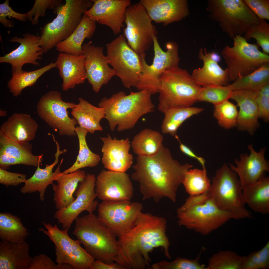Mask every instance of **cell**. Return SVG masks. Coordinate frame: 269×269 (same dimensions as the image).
Here are the masks:
<instances>
[{"mask_svg": "<svg viewBox=\"0 0 269 269\" xmlns=\"http://www.w3.org/2000/svg\"><path fill=\"white\" fill-rule=\"evenodd\" d=\"M192 167L187 163L182 165L174 159L162 144L154 155L138 156L131 178L138 182L143 199H152L157 202L166 198L175 202L185 173Z\"/></svg>", "mask_w": 269, "mask_h": 269, "instance_id": "cell-1", "label": "cell"}, {"mask_svg": "<svg viewBox=\"0 0 269 269\" xmlns=\"http://www.w3.org/2000/svg\"><path fill=\"white\" fill-rule=\"evenodd\" d=\"M166 225L164 218L141 212L134 226L118 237L115 262L125 269H144L151 263L149 253L159 247L171 259Z\"/></svg>", "mask_w": 269, "mask_h": 269, "instance_id": "cell-2", "label": "cell"}, {"mask_svg": "<svg viewBox=\"0 0 269 269\" xmlns=\"http://www.w3.org/2000/svg\"><path fill=\"white\" fill-rule=\"evenodd\" d=\"M151 95L145 90L131 91L128 95L120 91L109 98L103 97L98 106L104 109L111 131L117 127L118 131L122 132L133 128L141 116L153 111Z\"/></svg>", "mask_w": 269, "mask_h": 269, "instance_id": "cell-3", "label": "cell"}, {"mask_svg": "<svg viewBox=\"0 0 269 269\" xmlns=\"http://www.w3.org/2000/svg\"><path fill=\"white\" fill-rule=\"evenodd\" d=\"M73 234L94 259L107 264L115 262L117 255L116 236L95 214L77 217Z\"/></svg>", "mask_w": 269, "mask_h": 269, "instance_id": "cell-4", "label": "cell"}, {"mask_svg": "<svg viewBox=\"0 0 269 269\" xmlns=\"http://www.w3.org/2000/svg\"><path fill=\"white\" fill-rule=\"evenodd\" d=\"M159 82L158 108L164 114L170 109L190 107L198 101L202 87L186 69L178 67L168 69Z\"/></svg>", "mask_w": 269, "mask_h": 269, "instance_id": "cell-5", "label": "cell"}, {"mask_svg": "<svg viewBox=\"0 0 269 269\" xmlns=\"http://www.w3.org/2000/svg\"><path fill=\"white\" fill-rule=\"evenodd\" d=\"M93 4L92 0H66L64 4L62 3L53 9L56 17L43 28L40 36L45 53L72 33Z\"/></svg>", "mask_w": 269, "mask_h": 269, "instance_id": "cell-6", "label": "cell"}, {"mask_svg": "<svg viewBox=\"0 0 269 269\" xmlns=\"http://www.w3.org/2000/svg\"><path fill=\"white\" fill-rule=\"evenodd\" d=\"M208 193L209 198L220 208L231 212L233 219L252 217L245 206L237 175L226 163L216 171Z\"/></svg>", "mask_w": 269, "mask_h": 269, "instance_id": "cell-7", "label": "cell"}, {"mask_svg": "<svg viewBox=\"0 0 269 269\" xmlns=\"http://www.w3.org/2000/svg\"><path fill=\"white\" fill-rule=\"evenodd\" d=\"M206 9L210 18L232 39L260 21L243 0H208Z\"/></svg>", "mask_w": 269, "mask_h": 269, "instance_id": "cell-8", "label": "cell"}, {"mask_svg": "<svg viewBox=\"0 0 269 269\" xmlns=\"http://www.w3.org/2000/svg\"><path fill=\"white\" fill-rule=\"evenodd\" d=\"M233 46L227 45L221 54L226 63L229 81H234L246 75L269 62V56L260 51L258 46L248 43L241 35L232 39Z\"/></svg>", "mask_w": 269, "mask_h": 269, "instance_id": "cell-9", "label": "cell"}, {"mask_svg": "<svg viewBox=\"0 0 269 269\" xmlns=\"http://www.w3.org/2000/svg\"><path fill=\"white\" fill-rule=\"evenodd\" d=\"M154 57L152 64L149 65L145 60V53L139 56L142 70L139 82L135 87L138 91L146 90L151 94L158 93L159 78L166 70L178 67L180 60L177 44L169 41L166 45L167 50L161 48L156 36L153 38Z\"/></svg>", "mask_w": 269, "mask_h": 269, "instance_id": "cell-10", "label": "cell"}, {"mask_svg": "<svg viewBox=\"0 0 269 269\" xmlns=\"http://www.w3.org/2000/svg\"><path fill=\"white\" fill-rule=\"evenodd\" d=\"M106 46V56L115 75L120 78L126 88L135 87L139 82L142 70L139 56L122 34L107 44Z\"/></svg>", "mask_w": 269, "mask_h": 269, "instance_id": "cell-11", "label": "cell"}, {"mask_svg": "<svg viewBox=\"0 0 269 269\" xmlns=\"http://www.w3.org/2000/svg\"><path fill=\"white\" fill-rule=\"evenodd\" d=\"M146 10L139 2L127 8L123 36L131 48L139 56L145 53L153 43L158 33Z\"/></svg>", "mask_w": 269, "mask_h": 269, "instance_id": "cell-12", "label": "cell"}, {"mask_svg": "<svg viewBox=\"0 0 269 269\" xmlns=\"http://www.w3.org/2000/svg\"><path fill=\"white\" fill-rule=\"evenodd\" d=\"M47 230L40 228L48 236L55 245L56 262L59 265L67 264L74 269H89L94 259L80 245L77 240H74L68 234L69 229L60 230L55 224L42 223Z\"/></svg>", "mask_w": 269, "mask_h": 269, "instance_id": "cell-13", "label": "cell"}, {"mask_svg": "<svg viewBox=\"0 0 269 269\" xmlns=\"http://www.w3.org/2000/svg\"><path fill=\"white\" fill-rule=\"evenodd\" d=\"M177 213L180 225L203 235L209 234L233 218L231 212L220 208L209 198L202 204Z\"/></svg>", "mask_w": 269, "mask_h": 269, "instance_id": "cell-14", "label": "cell"}, {"mask_svg": "<svg viewBox=\"0 0 269 269\" xmlns=\"http://www.w3.org/2000/svg\"><path fill=\"white\" fill-rule=\"evenodd\" d=\"M76 105L74 103L64 101L59 92L52 90L40 99L37 112L38 116L53 129L58 131L60 135L75 136L77 122L74 118L69 117L67 110L73 109Z\"/></svg>", "mask_w": 269, "mask_h": 269, "instance_id": "cell-15", "label": "cell"}, {"mask_svg": "<svg viewBox=\"0 0 269 269\" xmlns=\"http://www.w3.org/2000/svg\"><path fill=\"white\" fill-rule=\"evenodd\" d=\"M98 206V218L116 237L134 226L143 208L141 203L130 201H102Z\"/></svg>", "mask_w": 269, "mask_h": 269, "instance_id": "cell-16", "label": "cell"}, {"mask_svg": "<svg viewBox=\"0 0 269 269\" xmlns=\"http://www.w3.org/2000/svg\"><path fill=\"white\" fill-rule=\"evenodd\" d=\"M96 178L93 174H88L79 183L74 193V201L67 206L56 212L54 216L62 224L63 229H69L72 222L84 211L93 213L98 203L95 190Z\"/></svg>", "mask_w": 269, "mask_h": 269, "instance_id": "cell-17", "label": "cell"}, {"mask_svg": "<svg viewBox=\"0 0 269 269\" xmlns=\"http://www.w3.org/2000/svg\"><path fill=\"white\" fill-rule=\"evenodd\" d=\"M95 190L103 201H130L133 195L132 183L125 172L102 170L97 176Z\"/></svg>", "mask_w": 269, "mask_h": 269, "instance_id": "cell-18", "label": "cell"}, {"mask_svg": "<svg viewBox=\"0 0 269 269\" xmlns=\"http://www.w3.org/2000/svg\"><path fill=\"white\" fill-rule=\"evenodd\" d=\"M93 4L84 14L90 19L109 27L115 35L124 27L125 12L130 0H92Z\"/></svg>", "mask_w": 269, "mask_h": 269, "instance_id": "cell-19", "label": "cell"}, {"mask_svg": "<svg viewBox=\"0 0 269 269\" xmlns=\"http://www.w3.org/2000/svg\"><path fill=\"white\" fill-rule=\"evenodd\" d=\"M92 43L90 41L84 44L82 49L85 59L86 79L93 90L98 93L102 86L107 84L115 74L109 66L107 56L103 53V47Z\"/></svg>", "mask_w": 269, "mask_h": 269, "instance_id": "cell-20", "label": "cell"}, {"mask_svg": "<svg viewBox=\"0 0 269 269\" xmlns=\"http://www.w3.org/2000/svg\"><path fill=\"white\" fill-rule=\"evenodd\" d=\"M23 37L15 36L11 38L9 41L20 44L19 46L4 56L0 57V63H7L12 69H22L23 66L30 64L38 66V61L41 60L45 53L41 46L40 36L26 33Z\"/></svg>", "mask_w": 269, "mask_h": 269, "instance_id": "cell-21", "label": "cell"}, {"mask_svg": "<svg viewBox=\"0 0 269 269\" xmlns=\"http://www.w3.org/2000/svg\"><path fill=\"white\" fill-rule=\"evenodd\" d=\"M250 151L249 155L242 154L240 160H234L236 167L229 163L230 168L238 176L242 190L245 187L256 182L265 176L269 171V164L265 159L266 148H261L259 152L254 149L252 144L248 145Z\"/></svg>", "mask_w": 269, "mask_h": 269, "instance_id": "cell-22", "label": "cell"}, {"mask_svg": "<svg viewBox=\"0 0 269 269\" xmlns=\"http://www.w3.org/2000/svg\"><path fill=\"white\" fill-rule=\"evenodd\" d=\"M32 147L29 142L12 140L0 133V168L6 170L17 164L37 167L42 161L43 154L33 155Z\"/></svg>", "mask_w": 269, "mask_h": 269, "instance_id": "cell-23", "label": "cell"}, {"mask_svg": "<svg viewBox=\"0 0 269 269\" xmlns=\"http://www.w3.org/2000/svg\"><path fill=\"white\" fill-rule=\"evenodd\" d=\"M100 138L103 143L102 160L104 167L109 170L125 172L133 162V156L129 152L131 144L129 138L112 139L108 134Z\"/></svg>", "mask_w": 269, "mask_h": 269, "instance_id": "cell-24", "label": "cell"}, {"mask_svg": "<svg viewBox=\"0 0 269 269\" xmlns=\"http://www.w3.org/2000/svg\"><path fill=\"white\" fill-rule=\"evenodd\" d=\"M152 21L166 26L180 21L189 14L186 0H140Z\"/></svg>", "mask_w": 269, "mask_h": 269, "instance_id": "cell-25", "label": "cell"}, {"mask_svg": "<svg viewBox=\"0 0 269 269\" xmlns=\"http://www.w3.org/2000/svg\"><path fill=\"white\" fill-rule=\"evenodd\" d=\"M257 92L246 89L234 90L232 91L230 98L237 103L239 108L237 122L238 129L246 131L251 135L259 125Z\"/></svg>", "mask_w": 269, "mask_h": 269, "instance_id": "cell-26", "label": "cell"}, {"mask_svg": "<svg viewBox=\"0 0 269 269\" xmlns=\"http://www.w3.org/2000/svg\"><path fill=\"white\" fill-rule=\"evenodd\" d=\"M85 58L83 55L75 56L61 53L56 62V67L63 79L62 88L66 91L83 83L86 79Z\"/></svg>", "mask_w": 269, "mask_h": 269, "instance_id": "cell-27", "label": "cell"}, {"mask_svg": "<svg viewBox=\"0 0 269 269\" xmlns=\"http://www.w3.org/2000/svg\"><path fill=\"white\" fill-rule=\"evenodd\" d=\"M57 147V151L55 154V159L52 164L46 165L45 167L41 168L39 165L33 175L29 178L27 179L24 185L20 189V191L22 194L31 193L36 192L39 194L40 200L43 201L45 198V194L46 189L50 184H52L53 182L57 179L61 173L60 170V166L63 161L62 159L59 164L55 171L53 172L55 166L59 162L60 155L65 152L67 150L65 149L60 150L59 144L56 141H55Z\"/></svg>", "mask_w": 269, "mask_h": 269, "instance_id": "cell-28", "label": "cell"}, {"mask_svg": "<svg viewBox=\"0 0 269 269\" xmlns=\"http://www.w3.org/2000/svg\"><path fill=\"white\" fill-rule=\"evenodd\" d=\"M38 125L29 115L15 113L1 125V133L9 139L19 142H29L35 138Z\"/></svg>", "mask_w": 269, "mask_h": 269, "instance_id": "cell-29", "label": "cell"}, {"mask_svg": "<svg viewBox=\"0 0 269 269\" xmlns=\"http://www.w3.org/2000/svg\"><path fill=\"white\" fill-rule=\"evenodd\" d=\"M199 58L203 62V66L194 69L191 75L196 83L202 87L228 85L229 80L227 69L223 70L217 63L213 61L206 48H204V52L202 48L200 49Z\"/></svg>", "mask_w": 269, "mask_h": 269, "instance_id": "cell-30", "label": "cell"}, {"mask_svg": "<svg viewBox=\"0 0 269 269\" xmlns=\"http://www.w3.org/2000/svg\"><path fill=\"white\" fill-rule=\"evenodd\" d=\"M25 241L11 244L0 242V269H29L32 258Z\"/></svg>", "mask_w": 269, "mask_h": 269, "instance_id": "cell-31", "label": "cell"}, {"mask_svg": "<svg viewBox=\"0 0 269 269\" xmlns=\"http://www.w3.org/2000/svg\"><path fill=\"white\" fill-rule=\"evenodd\" d=\"M86 175L84 171L80 169L67 174L61 173L56 180L57 184H52L53 201L57 210L67 206L74 201L73 194L78 184Z\"/></svg>", "mask_w": 269, "mask_h": 269, "instance_id": "cell-32", "label": "cell"}, {"mask_svg": "<svg viewBox=\"0 0 269 269\" xmlns=\"http://www.w3.org/2000/svg\"><path fill=\"white\" fill-rule=\"evenodd\" d=\"M96 28V23L84 14L80 23L72 33L56 45L57 50L75 56L83 55L82 43L85 39H90L93 36Z\"/></svg>", "mask_w": 269, "mask_h": 269, "instance_id": "cell-33", "label": "cell"}, {"mask_svg": "<svg viewBox=\"0 0 269 269\" xmlns=\"http://www.w3.org/2000/svg\"><path fill=\"white\" fill-rule=\"evenodd\" d=\"M244 201L254 211L263 215L269 212V178L264 176L242 189Z\"/></svg>", "mask_w": 269, "mask_h": 269, "instance_id": "cell-34", "label": "cell"}, {"mask_svg": "<svg viewBox=\"0 0 269 269\" xmlns=\"http://www.w3.org/2000/svg\"><path fill=\"white\" fill-rule=\"evenodd\" d=\"M78 100L79 102L72 109L71 114L79 126L91 134L95 131H102L100 122L105 118L103 109L94 106L81 97Z\"/></svg>", "mask_w": 269, "mask_h": 269, "instance_id": "cell-35", "label": "cell"}, {"mask_svg": "<svg viewBox=\"0 0 269 269\" xmlns=\"http://www.w3.org/2000/svg\"><path fill=\"white\" fill-rule=\"evenodd\" d=\"M163 139V136L157 131L145 129L134 137L131 144L138 156H149L158 151Z\"/></svg>", "mask_w": 269, "mask_h": 269, "instance_id": "cell-36", "label": "cell"}, {"mask_svg": "<svg viewBox=\"0 0 269 269\" xmlns=\"http://www.w3.org/2000/svg\"><path fill=\"white\" fill-rule=\"evenodd\" d=\"M56 67L55 62L51 63L40 68L30 71L22 69H12V76L8 82V87L13 96L17 97L21 94L24 89L33 85L43 74Z\"/></svg>", "mask_w": 269, "mask_h": 269, "instance_id": "cell-37", "label": "cell"}, {"mask_svg": "<svg viewBox=\"0 0 269 269\" xmlns=\"http://www.w3.org/2000/svg\"><path fill=\"white\" fill-rule=\"evenodd\" d=\"M29 234L20 219L10 213H0V238L15 244L25 241Z\"/></svg>", "mask_w": 269, "mask_h": 269, "instance_id": "cell-38", "label": "cell"}, {"mask_svg": "<svg viewBox=\"0 0 269 269\" xmlns=\"http://www.w3.org/2000/svg\"><path fill=\"white\" fill-rule=\"evenodd\" d=\"M75 132L79 142V149L76 161L70 167L62 173L67 174L87 167H93L97 165L100 160L98 155L92 152L89 148L86 141L87 131L79 126L76 127Z\"/></svg>", "mask_w": 269, "mask_h": 269, "instance_id": "cell-39", "label": "cell"}, {"mask_svg": "<svg viewBox=\"0 0 269 269\" xmlns=\"http://www.w3.org/2000/svg\"><path fill=\"white\" fill-rule=\"evenodd\" d=\"M203 110L201 108L190 107L169 109L164 114V117L161 126L162 132L175 136L178 129L184 121Z\"/></svg>", "mask_w": 269, "mask_h": 269, "instance_id": "cell-40", "label": "cell"}, {"mask_svg": "<svg viewBox=\"0 0 269 269\" xmlns=\"http://www.w3.org/2000/svg\"><path fill=\"white\" fill-rule=\"evenodd\" d=\"M269 84V63H266L251 73L234 80L227 85L232 91L246 89L257 92Z\"/></svg>", "mask_w": 269, "mask_h": 269, "instance_id": "cell-41", "label": "cell"}, {"mask_svg": "<svg viewBox=\"0 0 269 269\" xmlns=\"http://www.w3.org/2000/svg\"><path fill=\"white\" fill-rule=\"evenodd\" d=\"M182 183L190 195L204 193L209 190L211 185L205 167L202 170L190 169L185 173Z\"/></svg>", "mask_w": 269, "mask_h": 269, "instance_id": "cell-42", "label": "cell"}, {"mask_svg": "<svg viewBox=\"0 0 269 269\" xmlns=\"http://www.w3.org/2000/svg\"><path fill=\"white\" fill-rule=\"evenodd\" d=\"M246 256H240L235 252L221 251L209 259L207 269H242Z\"/></svg>", "mask_w": 269, "mask_h": 269, "instance_id": "cell-43", "label": "cell"}, {"mask_svg": "<svg viewBox=\"0 0 269 269\" xmlns=\"http://www.w3.org/2000/svg\"><path fill=\"white\" fill-rule=\"evenodd\" d=\"M238 112L236 106L228 100L214 105V116L220 126L226 129L236 126Z\"/></svg>", "mask_w": 269, "mask_h": 269, "instance_id": "cell-44", "label": "cell"}, {"mask_svg": "<svg viewBox=\"0 0 269 269\" xmlns=\"http://www.w3.org/2000/svg\"><path fill=\"white\" fill-rule=\"evenodd\" d=\"M232 91L226 86L211 85L202 87L198 101L206 102L214 105L230 98Z\"/></svg>", "mask_w": 269, "mask_h": 269, "instance_id": "cell-45", "label": "cell"}, {"mask_svg": "<svg viewBox=\"0 0 269 269\" xmlns=\"http://www.w3.org/2000/svg\"><path fill=\"white\" fill-rule=\"evenodd\" d=\"M260 22L250 28L243 37L247 41L251 38L256 39L262 48L264 53L269 54V24L264 19H260Z\"/></svg>", "mask_w": 269, "mask_h": 269, "instance_id": "cell-46", "label": "cell"}, {"mask_svg": "<svg viewBox=\"0 0 269 269\" xmlns=\"http://www.w3.org/2000/svg\"><path fill=\"white\" fill-rule=\"evenodd\" d=\"M269 268V241L261 250L246 256L242 269H267Z\"/></svg>", "mask_w": 269, "mask_h": 269, "instance_id": "cell-47", "label": "cell"}, {"mask_svg": "<svg viewBox=\"0 0 269 269\" xmlns=\"http://www.w3.org/2000/svg\"><path fill=\"white\" fill-rule=\"evenodd\" d=\"M199 257L194 259L178 257L171 262L163 260L153 264L151 269H207L206 267L200 263Z\"/></svg>", "mask_w": 269, "mask_h": 269, "instance_id": "cell-48", "label": "cell"}, {"mask_svg": "<svg viewBox=\"0 0 269 269\" xmlns=\"http://www.w3.org/2000/svg\"><path fill=\"white\" fill-rule=\"evenodd\" d=\"M62 0H36L32 9L25 13L27 20L30 21L33 25L38 23L40 16L46 15L48 9H54L57 6L62 3Z\"/></svg>", "mask_w": 269, "mask_h": 269, "instance_id": "cell-49", "label": "cell"}, {"mask_svg": "<svg viewBox=\"0 0 269 269\" xmlns=\"http://www.w3.org/2000/svg\"><path fill=\"white\" fill-rule=\"evenodd\" d=\"M70 265L64 264H56L50 257L41 254L32 258L29 269H73Z\"/></svg>", "mask_w": 269, "mask_h": 269, "instance_id": "cell-50", "label": "cell"}, {"mask_svg": "<svg viewBox=\"0 0 269 269\" xmlns=\"http://www.w3.org/2000/svg\"><path fill=\"white\" fill-rule=\"evenodd\" d=\"M259 117L266 121L269 120V84H266L257 92L256 98Z\"/></svg>", "mask_w": 269, "mask_h": 269, "instance_id": "cell-51", "label": "cell"}, {"mask_svg": "<svg viewBox=\"0 0 269 269\" xmlns=\"http://www.w3.org/2000/svg\"><path fill=\"white\" fill-rule=\"evenodd\" d=\"M9 1L6 0L0 4V22L5 27L10 28L14 26L13 23L7 19V16L11 17L21 21L27 20L25 13H21L13 10L9 6Z\"/></svg>", "mask_w": 269, "mask_h": 269, "instance_id": "cell-52", "label": "cell"}, {"mask_svg": "<svg viewBox=\"0 0 269 269\" xmlns=\"http://www.w3.org/2000/svg\"><path fill=\"white\" fill-rule=\"evenodd\" d=\"M246 5L260 19L269 20V0H243Z\"/></svg>", "mask_w": 269, "mask_h": 269, "instance_id": "cell-53", "label": "cell"}, {"mask_svg": "<svg viewBox=\"0 0 269 269\" xmlns=\"http://www.w3.org/2000/svg\"><path fill=\"white\" fill-rule=\"evenodd\" d=\"M26 180L24 174L10 172L0 168V183L7 187L17 186L24 183Z\"/></svg>", "mask_w": 269, "mask_h": 269, "instance_id": "cell-54", "label": "cell"}, {"mask_svg": "<svg viewBox=\"0 0 269 269\" xmlns=\"http://www.w3.org/2000/svg\"><path fill=\"white\" fill-rule=\"evenodd\" d=\"M208 191L199 195H190L183 205L177 209V212L183 211L204 203L209 199Z\"/></svg>", "mask_w": 269, "mask_h": 269, "instance_id": "cell-55", "label": "cell"}, {"mask_svg": "<svg viewBox=\"0 0 269 269\" xmlns=\"http://www.w3.org/2000/svg\"><path fill=\"white\" fill-rule=\"evenodd\" d=\"M175 136L179 141L180 144V148L181 151L186 155L196 159L201 164L202 168L205 167V161L204 159L202 157L197 156L190 148L182 143L178 136L175 135Z\"/></svg>", "mask_w": 269, "mask_h": 269, "instance_id": "cell-56", "label": "cell"}, {"mask_svg": "<svg viewBox=\"0 0 269 269\" xmlns=\"http://www.w3.org/2000/svg\"><path fill=\"white\" fill-rule=\"evenodd\" d=\"M89 269H125L117 263L108 264L96 260L91 264Z\"/></svg>", "mask_w": 269, "mask_h": 269, "instance_id": "cell-57", "label": "cell"}, {"mask_svg": "<svg viewBox=\"0 0 269 269\" xmlns=\"http://www.w3.org/2000/svg\"><path fill=\"white\" fill-rule=\"evenodd\" d=\"M209 54L211 58L214 61L218 63L220 61L221 57L217 53L213 52L209 53Z\"/></svg>", "mask_w": 269, "mask_h": 269, "instance_id": "cell-58", "label": "cell"}, {"mask_svg": "<svg viewBox=\"0 0 269 269\" xmlns=\"http://www.w3.org/2000/svg\"><path fill=\"white\" fill-rule=\"evenodd\" d=\"M7 112L5 111L0 110V116H4L6 115Z\"/></svg>", "mask_w": 269, "mask_h": 269, "instance_id": "cell-59", "label": "cell"}]
</instances>
